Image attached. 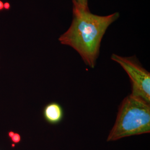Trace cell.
I'll return each instance as SVG.
<instances>
[{
  "mask_svg": "<svg viewBox=\"0 0 150 150\" xmlns=\"http://www.w3.org/2000/svg\"><path fill=\"white\" fill-rule=\"evenodd\" d=\"M119 17L118 12L107 16H99L92 13L88 8L80 10L73 8L71 25L59 40L61 44L74 48L85 64L94 68L102 38L107 28Z\"/></svg>",
  "mask_w": 150,
  "mask_h": 150,
  "instance_id": "1",
  "label": "cell"
},
{
  "mask_svg": "<svg viewBox=\"0 0 150 150\" xmlns=\"http://www.w3.org/2000/svg\"><path fill=\"white\" fill-rule=\"evenodd\" d=\"M150 103L130 94L121 102L107 141L150 133Z\"/></svg>",
  "mask_w": 150,
  "mask_h": 150,
  "instance_id": "2",
  "label": "cell"
},
{
  "mask_svg": "<svg viewBox=\"0 0 150 150\" xmlns=\"http://www.w3.org/2000/svg\"><path fill=\"white\" fill-rule=\"evenodd\" d=\"M111 59L120 64L129 76L132 85L131 95L150 103V73L134 57L112 54Z\"/></svg>",
  "mask_w": 150,
  "mask_h": 150,
  "instance_id": "3",
  "label": "cell"
},
{
  "mask_svg": "<svg viewBox=\"0 0 150 150\" xmlns=\"http://www.w3.org/2000/svg\"><path fill=\"white\" fill-rule=\"evenodd\" d=\"M43 116L45 120L50 124L59 123L64 117V110L62 106L57 102H51L43 109Z\"/></svg>",
  "mask_w": 150,
  "mask_h": 150,
  "instance_id": "4",
  "label": "cell"
},
{
  "mask_svg": "<svg viewBox=\"0 0 150 150\" xmlns=\"http://www.w3.org/2000/svg\"><path fill=\"white\" fill-rule=\"evenodd\" d=\"M73 8L76 9H88V0H72Z\"/></svg>",
  "mask_w": 150,
  "mask_h": 150,
  "instance_id": "5",
  "label": "cell"
},
{
  "mask_svg": "<svg viewBox=\"0 0 150 150\" xmlns=\"http://www.w3.org/2000/svg\"><path fill=\"white\" fill-rule=\"evenodd\" d=\"M11 141H12L13 143L14 144H18L21 141V136L20 135L17 134V133H15L11 137Z\"/></svg>",
  "mask_w": 150,
  "mask_h": 150,
  "instance_id": "6",
  "label": "cell"
},
{
  "mask_svg": "<svg viewBox=\"0 0 150 150\" xmlns=\"http://www.w3.org/2000/svg\"><path fill=\"white\" fill-rule=\"evenodd\" d=\"M10 7H11V5H10V4L9 2H7L4 3V9H5L6 10H10Z\"/></svg>",
  "mask_w": 150,
  "mask_h": 150,
  "instance_id": "7",
  "label": "cell"
},
{
  "mask_svg": "<svg viewBox=\"0 0 150 150\" xmlns=\"http://www.w3.org/2000/svg\"><path fill=\"white\" fill-rule=\"evenodd\" d=\"M4 3L2 1L0 0V11H2V10H3L4 9Z\"/></svg>",
  "mask_w": 150,
  "mask_h": 150,
  "instance_id": "8",
  "label": "cell"
},
{
  "mask_svg": "<svg viewBox=\"0 0 150 150\" xmlns=\"http://www.w3.org/2000/svg\"><path fill=\"white\" fill-rule=\"evenodd\" d=\"M14 134H15V132H12V131L9 132H8V136H9V137L11 138V137Z\"/></svg>",
  "mask_w": 150,
  "mask_h": 150,
  "instance_id": "9",
  "label": "cell"
}]
</instances>
